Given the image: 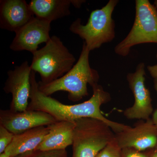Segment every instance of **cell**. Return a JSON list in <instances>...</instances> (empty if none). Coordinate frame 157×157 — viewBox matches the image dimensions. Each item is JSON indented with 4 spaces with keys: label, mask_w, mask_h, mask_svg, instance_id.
Returning <instances> with one entry per match:
<instances>
[{
    "label": "cell",
    "mask_w": 157,
    "mask_h": 157,
    "mask_svg": "<svg viewBox=\"0 0 157 157\" xmlns=\"http://www.w3.org/2000/svg\"><path fill=\"white\" fill-rule=\"evenodd\" d=\"M36 73L31 74V90L28 109L43 111L53 117L57 121H75L79 119L91 117L103 121L115 134L123 131L129 126L109 120L104 116L101 107L111 100L110 94L98 83L92 86L93 95L87 101L80 104L68 105L47 96L39 89Z\"/></svg>",
    "instance_id": "6da1fadb"
},
{
    "label": "cell",
    "mask_w": 157,
    "mask_h": 157,
    "mask_svg": "<svg viewBox=\"0 0 157 157\" xmlns=\"http://www.w3.org/2000/svg\"><path fill=\"white\" fill-rule=\"evenodd\" d=\"M90 52L83 42L80 56L73 67L64 76L49 83L39 82V90L47 96L61 91L67 92L68 99L73 102L88 95L87 85L92 87L98 83L100 78L98 71L90 66Z\"/></svg>",
    "instance_id": "7a4b0ae2"
},
{
    "label": "cell",
    "mask_w": 157,
    "mask_h": 157,
    "mask_svg": "<svg viewBox=\"0 0 157 157\" xmlns=\"http://www.w3.org/2000/svg\"><path fill=\"white\" fill-rule=\"evenodd\" d=\"M32 71L40 75L41 82L47 84L68 73L76 59L59 37H51L45 46L32 53Z\"/></svg>",
    "instance_id": "3957f363"
},
{
    "label": "cell",
    "mask_w": 157,
    "mask_h": 157,
    "mask_svg": "<svg viewBox=\"0 0 157 157\" xmlns=\"http://www.w3.org/2000/svg\"><path fill=\"white\" fill-rule=\"evenodd\" d=\"M118 2L109 0L101 9L92 11L85 25L82 24L80 18L70 25V31L84 40L90 51L100 48L103 44L111 42L115 38V24L112 15Z\"/></svg>",
    "instance_id": "277c9868"
},
{
    "label": "cell",
    "mask_w": 157,
    "mask_h": 157,
    "mask_svg": "<svg viewBox=\"0 0 157 157\" xmlns=\"http://www.w3.org/2000/svg\"><path fill=\"white\" fill-rule=\"evenodd\" d=\"M75 121L72 157H96L115 138V134L106 123L91 117Z\"/></svg>",
    "instance_id": "5b68a950"
},
{
    "label": "cell",
    "mask_w": 157,
    "mask_h": 157,
    "mask_svg": "<svg viewBox=\"0 0 157 157\" xmlns=\"http://www.w3.org/2000/svg\"><path fill=\"white\" fill-rule=\"evenodd\" d=\"M136 13L134 24L126 37L114 48L118 55L126 56L135 45L157 44V13L148 0L135 1Z\"/></svg>",
    "instance_id": "8992f818"
},
{
    "label": "cell",
    "mask_w": 157,
    "mask_h": 157,
    "mask_svg": "<svg viewBox=\"0 0 157 157\" xmlns=\"http://www.w3.org/2000/svg\"><path fill=\"white\" fill-rule=\"evenodd\" d=\"M145 75L143 63L137 65L134 73L127 75V81L135 98L133 106L124 111V115L128 119L146 120L153 112L150 92L144 84Z\"/></svg>",
    "instance_id": "52a82bcc"
},
{
    "label": "cell",
    "mask_w": 157,
    "mask_h": 157,
    "mask_svg": "<svg viewBox=\"0 0 157 157\" xmlns=\"http://www.w3.org/2000/svg\"><path fill=\"white\" fill-rule=\"evenodd\" d=\"M31 72L30 65L25 61L7 73L8 78L3 90L11 94L9 109L12 111L21 112L27 109L31 93Z\"/></svg>",
    "instance_id": "ba28073f"
},
{
    "label": "cell",
    "mask_w": 157,
    "mask_h": 157,
    "mask_svg": "<svg viewBox=\"0 0 157 157\" xmlns=\"http://www.w3.org/2000/svg\"><path fill=\"white\" fill-rule=\"evenodd\" d=\"M121 148H132L139 151L153 149L157 144V128L151 118L140 120L134 125L115 134Z\"/></svg>",
    "instance_id": "9c48e42d"
},
{
    "label": "cell",
    "mask_w": 157,
    "mask_h": 157,
    "mask_svg": "<svg viewBox=\"0 0 157 157\" xmlns=\"http://www.w3.org/2000/svg\"><path fill=\"white\" fill-rule=\"evenodd\" d=\"M56 121L53 117L43 111L28 109L21 112L10 109L0 110V125L14 135L36 127L48 126Z\"/></svg>",
    "instance_id": "30bf717a"
},
{
    "label": "cell",
    "mask_w": 157,
    "mask_h": 157,
    "mask_svg": "<svg viewBox=\"0 0 157 157\" xmlns=\"http://www.w3.org/2000/svg\"><path fill=\"white\" fill-rule=\"evenodd\" d=\"M51 23L35 16L15 32V37L9 47L10 49L14 51L35 52L38 50L39 45L47 43L50 39Z\"/></svg>",
    "instance_id": "8fae6325"
},
{
    "label": "cell",
    "mask_w": 157,
    "mask_h": 157,
    "mask_svg": "<svg viewBox=\"0 0 157 157\" xmlns=\"http://www.w3.org/2000/svg\"><path fill=\"white\" fill-rule=\"evenodd\" d=\"M34 17L25 0L0 1V28L2 29L15 33Z\"/></svg>",
    "instance_id": "7c38bea8"
},
{
    "label": "cell",
    "mask_w": 157,
    "mask_h": 157,
    "mask_svg": "<svg viewBox=\"0 0 157 157\" xmlns=\"http://www.w3.org/2000/svg\"><path fill=\"white\" fill-rule=\"evenodd\" d=\"M48 127L49 133L36 149L61 150L72 145L75 121H57Z\"/></svg>",
    "instance_id": "4fadbf2b"
},
{
    "label": "cell",
    "mask_w": 157,
    "mask_h": 157,
    "mask_svg": "<svg viewBox=\"0 0 157 157\" xmlns=\"http://www.w3.org/2000/svg\"><path fill=\"white\" fill-rule=\"evenodd\" d=\"M48 126L36 127L14 135L12 142L6 149L5 152L10 157L36 149L49 133Z\"/></svg>",
    "instance_id": "5bb4252c"
},
{
    "label": "cell",
    "mask_w": 157,
    "mask_h": 157,
    "mask_svg": "<svg viewBox=\"0 0 157 157\" xmlns=\"http://www.w3.org/2000/svg\"><path fill=\"white\" fill-rule=\"evenodd\" d=\"M73 0H32L30 7L35 17L52 21L70 15Z\"/></svg>",
    "instance_id": "9a60e30c"
},
{
    "label": "cell",
    "mask_w": 157,
    "mask_h": 157,
    "mask_svg": "<svg viewBox=\"0 0 157 157\" xmlns=\"http://www.w3.org/2000/svg\"><path fill=\"white\" fill-rule=\"evenodd\" d=\"M14 157H68V153L66 150L42 151L36 149Z\"/></svg>",
    "instance_id": "2e32d148"
},
{
    "label": "cell",
    "mask_w": 157,
    "mask_h": 157,
    "mask_svg": "<svg viewBox=\"0 0 157 157\" xmlns=\"http://www.w3.org/2000/svg\"><path fill=\"white\" fill-rule=\"evenodd\" d=\"M121 150L115 138L107 144L96 157H122Z\"/></svg>",
    "instance_id": "e0dca14e"
},
{
    "label": "cell",
    "mask_w": 157,
    "mask_h": 157,
    "mask_svg": "<svg viewBox=\"0 0 157 157\" xmlns=\"http://www.w3.org/2000/svg\"><path fill=\"white\" fill-rule=\"evenodd\" d=\"M14 135L0 125V154L3 153L12 142Z\"/></svg>",
    "instance_id": "ac0fdd59"
},
{
    "label": "cell",
    "mask_w": 157,
    "mask_h": 157,
    "mask_svg": "<svg viewBox=\"0 0 157 157\" xmlns=\"http://www.w3.org/2000/svg\"><path fill=\"white\" fill-rule=\"evenodd\" d=\"M122 157H149L148 152H142L135 149L132 148H124L121 150Z\"/></svg>",
    "instance_id": "d6986e66"
},
{
    "label": "cell",
    "mask_w": 157,
    "mask_h": 157,
    "mask_svg": "<svg viewBox=\"0 0 157 157\" xmlns=\"http://www.w3.org/2000/svg\"><path fill=\"white\" fill-rule=\"evenodd\" d=\"M156 58L157 59V54ZM147 70L153 78H157V64L147 66Z\"/></svg>",
    "instance_id": "ffe728a7"
},
{
    "label": "cell",
    "mask_w": 157,
    "mask_h": 157,
    "mask_svg": "<svg viewBox=\"0 0 157 157\" xmlns=\"http://www.w3.org/2000/svg\"><path fill=\"white\" fill-rule=\"evenodd\" d=\"M154 87L157 94V78L154 79ZM151 115V120L157 128V107L156 109L153 111Z\"/></svg>",
    "instance_id": "44dd1931"
},
{
    "label": "cell",
    "mask_w": 157,
    "mask_h": 157,
    "mask_svg": "<svg viewBox=\"0 0 157 157\" xmlns=\"http://www.w3.org/2000/svg\"><path fill=\"white\" fill-rule=\"evenodd\" d=\"M86 2V1L83 0H73V6L75 8L79 9L83 3Z\"/></svg>",
    "instance_id": "7402d4cb"
},
{
    "label": "cell",
    "mask_w": 157,
    "mask_h": 157,
    "mask_svg": "<svg viewBox=\"0 0 157 157\" xmlns=\"http://www.w3.org/2000/svg\"><path fill=\"white\" fill-rule=\"evenodd\" d=\"M149 157H157V152L153 149L148 150Z\"/></svg>",
    "instance_id": "603a6c76"
},
{
    "label": "cell",
    "mask_w": 157,
    "mask_h": 157,
    "mask_svg": "<svg viewBox=\"0 0 157 157\" xmlns=\"http://www.w3.org/2000/svg\"><path fill=\"white\" fill-rule=\"evenodd\" d=\"M0 157H10L8 154L6 153V152H4L3 153L0 154Z\"/></svg>",
    "instance_id": "cb8c5ba5"
},
{
    "label": "cell",
    "mask_w": 157,
    "mask_h": 157,
    "mask_svg": "<svg viewBox=\"0 0 157 157\" xmlns=\"http://www.w3.org/2000/svg\"><path fill=\"white\" fill-rule=\"evenodd\" d=\"M154 6L155 9L157 13V0L155 1L154 3Z\"/></svg>",
    "instance_id": "d4e9b609"
},
{
    "label": "cell",
    "mask_w": 157,
    "mask_h": 157,
    "mask_svg": "<svg viewBox=\"0 0 157 157\" xmlns=\"http://www.w3.org/2000/svg\"><path fill=\"white\" fill-rule=\"evenodd\" d=\"M155 150V151H156L157 152V144L156 145V147H155V148L154 149Z\"/></svg>",
    "instance_id": "484cf974"
}]
</instances>
